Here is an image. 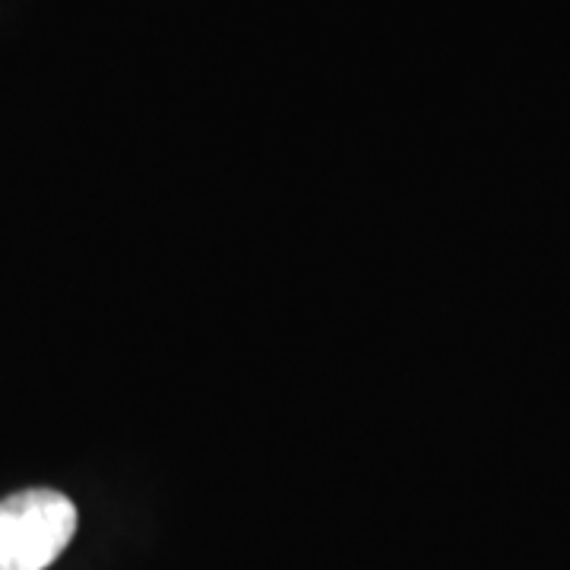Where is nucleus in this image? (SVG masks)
<instances>
[{
    "mask_svg": "<svg viewBox=\"0 0 570 570\" xmlns=\"http://www.w3.org/2000/svg\"><path fill=\"white\" fill-rule=\"evenodd\" d=\"M77 532V508L61 491L29 489L0 501V570L51 568Z\"/></svg>",
    "mask_w": 570,
    "mask_h": 570,
    "instance_id": "f257e3e1",
    "label": "nucleus"
}]
</instances>
